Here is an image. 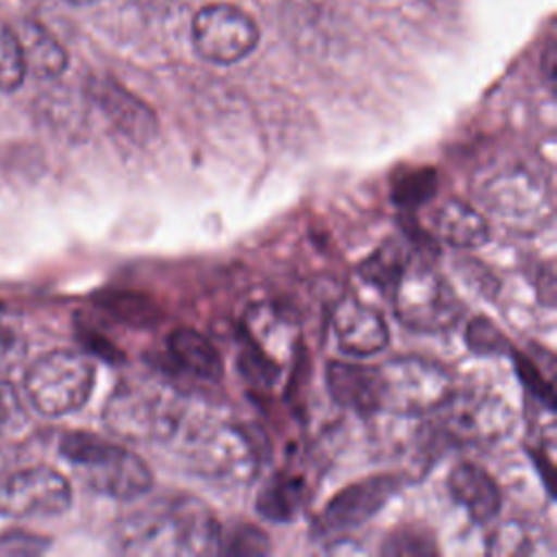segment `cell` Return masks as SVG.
<instances>
[{
	"label": "cell",
	"instance_id": "obj_19",
	"mask_svg": "<svg viewBox=\"0 0 557 557\" xmlns=\"http://www.w3.org/2000/svg\"><path fill=\"white\" fill-rule=\"evenodd\" d=\"M172 361L194 379L218 383L224 374V363L215 346L194 329H178L168 337Z\"/></svg>",
	"mask_w": 557,
	"mask_h": 557
},
{
	"label": "cell",
	"instance_id": "obj_32",
	"mask_svg": "<svg viewBox=\"0 0 557 557\" xmlns=\"http://www.w3.org/2000/svg\"><path fill=\"white\" fill-rule=\"evenodd\" d=\"M516 370H518L520 379L524 381V385L531 389V394H533L535 398H540V403H544V405L553 411V407H555V394H553L550 383L544 381L542 372H537V370L533 368V363H531L527 357H522V355H516Z\"/></svg>",
	"mask_w": 557,
	"mask_h": 557
},
{
	"label": "cell",
	"instance_id": "obj_29",
	"mask_svg": "<svg viewBox=\"0 0 557 557\" xmlns=\"http://www.w3.org/2000/svg\"><path fill=\"white\" fill-rule=\"evenodd\" d=\"M381 553L394 555V557H400V555L422 557V555L437 553V546L426 533H422L418 529H398L385 540Z\"/></svg>",
	"mask_w": 557,
	"mask_h": 557
},
{
	"label": "cell",
	"instance_id": "obj_23",
	"mask_svg": "<svg viewBox=\"0 0 557 557\" xmlns=\"http://www.w3.org/2000/svg\"><path fill=\"white\" fill-rule=\"evenodd\" d=\"M437 189V172L433 168H403L392 176V200L400 209H418L429 202Z\"/></svg>",
	"mask_w": 557,
	"mask_h": 557
},
{
	"label": "cell",
	"instance_id": "obj_24",
	"mask_svg": "<svg viewBox=\"0 0 557 557\" xmlns=\"http://www.w3.org/2000/svg\"><path fill=\"white\" fill-rule=\"evenodd\" d=\"M100 302L117 320L137 329H146V326L150 329L161 320L159 307L150 298L135 292H109Z\"/></svg>",
	"mask_w": 557,
	"mask_h": 557
},
{
	"label": "cell",
	"instance_id": "obj_12",
	"mask_svg": "<svg viewBox=\"0 0 557 557\" xmlns=\"http://www.w3.org/2000/svg\"><path fill=\"white\" fill-rule=\"evenodd\" d=\"M87 91L109 122L133 144H148L154 137L159 126L154 111L115 78L91 76Z\"/></svg>",
	"mask_w": 557,
	"mask_h": 557
},
{
	"label": "cell",
	"instance_id": "obj_9",
	"mask_svg": "<svg viewBox=\"0 0 557 557\" xmlns=\"http://www.w3.org/2000/svg\"><path fill=\"white\" fill-rule=\"evenodd\" d=\"M479 198L483 207L509 226L533 231L550 215V196L535 174L524 168H507L485 178Z\"/></svg>",
	"mask_w": 557,
	"mask_h": 557
},
{
	"label": "cell",
	"instance_id": "obj_5",
	"mask_svg": "<svg viewBox=\"0 0 557 557\" xmlns=\"http://www.w3.org/2000/svg\"><path fill=\"white\" fill-rule=\"evenodd\" d=\"M379 405L396 416H426L440 411L455 396L453 374L426 357H394L376 366Z\"/></svg>",
	"mask_w": 557,
	"mask_h": 557
},
{
	"label": "cell",
	"instance_id": "obj_33",
	"mask_svg": "<svg viewBox=\"0 0 557 557\" xmlns=\"http://www.w3.org/2000/svg\"><path fill=\"white\" fill-rule=\"evenodd\" d=\"M11 315L7 309L0 307V363L11 359V355L17 350V335L15 329L11 326Z\"/></svg>",
	"mask_w": 557,
	"mask_h": 557
},
{
	"label": "cell",
	"instance_id": "obj_14",
	"mask_svg": "<svg viewBox=\"0 0 557 557\" xmlns=\"http://www.w3.org/2000/svg\"><path fill=\"white\" fill-rule=\"evenodd\" d=\"M324 374H326V389L339 407L361 416H368L381 409L379 374L374 366L329 361Z\"/></svg>",
	"mask_w": 557,
	"mask_h": 557
},
{
	"label": "cell",
	"instance_id": "obj_1",
	"mask_svg": "<svg viewBox=\"0 0 557 557\" xmlns=\"http://www.w3.org/2000/svg\"><path fill=\"white\" fill-rule=\"evenodd\" d=\"M113 540L124 555H213L220 527L200 500L165 496L122 518Z\"/></svg>",
	"mask_w": 557,
	"mask_h": 557
},
{
	"label": "cell",
	"instance_id": "obj_4",
	"mask_svg": "<svg viewBox=\"0 0 557 557\" xmlns=\"http://www.w3.org/2000/svg\"><path fill=\"white\" fill-rule=\"evenodd\" d=\"M189 435L187 455L191 468L211 479L228 483L248 481L268 457L261 450V444H265L263 433L239 422L211 418Z\"/></svg>",
	"mask_w": 557,
	"mask_h": 557
},
{
	"label": "cell",
	"instance_id": "obj_28",
	"mask_svg": "<svg viewBox=\"0 0 557 557\" xmlns=\"http://www.w3.org/2000/svg\"><path fill=\"white\" fill-rule=\"evenodd\" d=\"M466 342H468V348L479 355H505L509 350V342L485 318H474L468 324Z\"/></svg>",
	"mask_w": 557,
	"mask_h": 557
},
{
	"label": "cell",
	"instance_id": "obj_31",
	"mask_svg": "<svg viewBox=\"0 0 557 557\" xmlns=\"http://www.w3.org/2000/svg\"><path fill=\"white\" fill-rule=\"evenodd\" d=\"M48 548V540L28 531H7L0 535V555H39Z\"/></svg>",
	"mask_w": 557,
	"mask_h": 557
},
{
	"label": "cell",
	"instance_id": "obj_18",
	"mask_svg": "<svg viewBox=\"0 0 557 557\" xmlns=\"http://www.w3.org/2000/svg\"><path fill=\"white\" fill-rule=\"evenodd\" d=\"M433 226L437 237L455 248H479L490 239L485 215L459 198H448L437 209Z\"/></svg>",
	"mask_w": 557,
	"mask_h": 557
},
{
	"label": "cell",
	"instance_id": "obj_25",
	"mask_svg": "<svg viewBox=\"0 0 557 557\" xmlns=\"http://www.w3.org/2000/svg\"><path fill=\"white\" fill-rule=\"evenodd\" d=\"M26 76V63L22 54L15 28L0 22V91H15Z\"/></svg>",
	"mask_w": 557,
	"mask_h": 557
},
{
	"label": "cell",
	"instance_id": "obj_30",
	"mask_svg": "<svg viewBox=\"0 0 557 557\" xmlns=\"http://www.w3.org/2000/svg\"><path fill=\"white\" fill-rule=\"evenodd\" d=\"M26 418L28 413L17 389L11 383L0 381V440L20 433L26 424Z\"/></svg>",
	"mask_w": 557,
	"mask_h": 557
},
{
	"label": "cell",
	"instance_id": "obj_26",
	"mask_svg": "<svg viewBox=\"0 0 557 557\" xmlns=\"http://www.w3.org/2000/svg\"><path fill=\"white\" fill-rule=\"evenodd\" d=\"M218 553L235 555V557L268 555L270 553V540L259 527L248 524V522H239L226 535H222V531H220Z\"/></svg>",
	"mask_w": 557,
	"mask_h": 557
},
{
	"label": "cell",
	"instance_id": "obj_8",
	"mask_svg": "<svg viewBox=\"0 0 557 557\" xmlns=\"http://www.w3.org/2000/svg\"><path fill=\"white\" fill-rule=\"evenodd\" d=\"M191 44L205 61L231 65L257 48L259 26L237 4L211 2L200 7L191 20Z\"/></svg>",
	"mask_w": 557,
	"mask_h": 557
},
{
	"label": "cell",
	"instance_id": "obj_2",
	"mask_svg": "<svg viewBox=\"0 0 557 557\" xmlns=\"http://www.w3.org/2000/svg\"><path fill=\"white\" fill-rule=\"evenodd\" d=\"M107 429L131 442H168L185 420V400L152 376L120 381L102 411Z\"/></svg>",
	"mask_w": 557,
	"mask_h": 557
},
{
	"label": "cell",
	"instance_id": "obj_13",
	"mask_svg": "<svg viewBox=\"0 0 557 557\" xmlns=\"http://www.w3.org/2000/svg\"><path fill=\"white\" fill-rule=\"evenodd\" d=\"M331 324L339 348L352 357L376 355L389 342L387 324L379 311L352 296H346L335 305Z\"/></svg>",
	"mask_w": 557,
	"mask_h": 557
},
{
	"label": "cell",
	"instance_id": "obj_34",
	"mask_svg": "<svg viewBox=\"0 0 557 557\" xmlns=\"http://www.w3.org/2000/svg\"><path fill=\"white\" fill-rule=\"evenodd\" d=\"M70 4H76V7H83V4H91V2H96V0H67Z\"/></svg>",
	"mask_w": 557,
	"mask_h": 557
},
{
	"label": "cell",
	"instance_id": "obj_21",
	"mask_svg": "<svg viewBox=\"0 0 557 557\" xmlns=\"http://www.w3.org/2000/svg\"><path fill=\"white\" fill-rule=\"evenodd\" d=\"M307 496L302 476L294 472H276L257 496V511L272 522H289L300 511Z\"/></svg>",
	"mask_w": 557,
	"mask_h": 557
},
{
	"label": "cell",
	"instance_id": "obj_17",
	"mask_svg": "<svg viewBox=\"0 0 557 557\" xmlns=\"http://www.w3.org/2000/svg\"><path fill=\"white\" fill-rule=\"evenodd\" d=\"M26 72L35 74L37 78H57L67 67V52L61 41L37 20H24L15 30Z\"/></svg>",
	"mask_w": 557,
	"mask_h": 557
},
{
	"label": "cell",
	"instance_id": "obj_11",
	"mask_svg": "<svg viewBox=\"0 0 557 557\" xmlns=\"http://www.w3.org/2000/svg\"><path fill=\"white\" fill-rule=\"evenodd\" d=\"M400 490L396 474L366 476L348 487L339 490L311 524L313 535H335L361 527L366 520L376 516L385 503Z\"/></svg>",
	"mask_w": 557,
	"mask_h": 557
},
{
	"label": "cell",
	"instance_id": "obj_27",
	"mask_svg": "<svg viewBox=\"0 0 557 557\" xmlns=\"http://www.w3.org/2000/svg\"><path fill=\"white\" fill-rule=\"evenodd\" d=\"M487 553L490 555H531L535 553V546L529 529L518 520H509L492 533L487 542Z\"/></svg>",
	"mask_w": 557,
	"mask_h": 557
},
{
	"label": "cell",
	"instance_id": "obj_6",
	"mask_svg": "<svg viewBox=\"0 0 557 557\" xmlns=\"http://www.w3.org/2000/svg\"><path fill=\"white\" fill-rule=\"evenodd\" d=\"M392 302L396 318L418 333H444L463 313V305L448 281L429 263L411 259L392 287Z\"/></svg>",
	"mask_w": 557,
	"mask_h": 557
},
{
	"label": "cell",
	"instance_id": "obj_7",
	"mask_svg": "<svg viewBox=\"0 0 557 557\" xmlns=\"http://www.w3.org/2000/svg\"><path fill=\"white\" fill-rule=\"evenodd\" d=\"M96 368L85 352L52 350L39 357L24 376L30 405L48 418L81 409L94 389Z\"/></svg>",
	"mask_w": 557,
	"mask_h": 557
},
{
	"label": "cell",
	"instance_id": "obj_15",
	"mask_svg": "<svg viewBox=\"0 0 557 557\" xmlns=\"http://www.w3.org/2000/svg\"><path fill=\"white\" fill-rule=\"evenodd\" d=\"M244 339L246 346L283 366V359L294 352L296 329L292 320L270 305H255L244 318Z\"/></svg>",
	"mask_w": 557,
	"mask_h": 557
},
{
	"label": "cell",
	"instance_id": "obj_3",
	"mask_svg": "<svg viewBox=\"0 0 557 557\" xmlns=\"http://www.w3.org/2000/svg\"><path fill=\"white\" fill-rule=\"evenodd\" d=\"M59 450L98 494L133 500L152 487V472L141 457L91 433H67Z\"/></svg>",
	"mask_w": 557,
	"mask_h": 557
},
{
	"label": "cell",
	"instance_id": "obj_16",
	"mask_svg": "<svg viewBox=\"0 0 557 557\" xmlns=\"http://www.w3.org/2000/svg\"><path fill=\"white\" fill-rule=\"evenodd\" d=\"M448 492L453 496V500L466 509V513L483 524L490 522L492 518L498 516L500 511V487L498 483L476 463L463 461L457 463L450 474H448Z\"/></svg>",
	"mask_w": 557,
	"mask_h": 557
},
{
	"label": "cell",
	"instance_id": "obj_22",
	"mask_svg": "<svg viewBox=\"0 0 557 557\" xmlns=\"http://www.w3.org/2000/svg\"><path fill=\"white\" fill-rule=\"evenodd\" d=\"M411 255L407 246L398 239H387L359 265V274L366 283L374 285L381 292H392L394 283L403 274Z\"/></svg>",
	"mask_w": 557,
	"mask_h": 557
},
{
	"label": "cell",
	"instance_id": "obj_20",
	"mask_svg": "<svg viewBox=\"0 0 557 557\" xmlns=\"http://www.w3.org/2000/svg\"><path fill=\"white\" fill-rule=\"evenodd\" d=\"M450 413V424L468 437H496L509 426V409L498 398H459L455 396L442 407ZM440 409V411H442Z\"/></svg>",
	"mask_w": 557,
	"mask_h": 557
},
{
	"label": "cell",
	"instance_id": "obj_10",
	"mask_svg": "<svg viewBox=\"0 0 557 557\" xmlns=\"http://www.w3.org/2000/svg\"><path fill=\"white\" fill-rule=\"evenodd\" d=\"M72 503L67 479L46 466H35L9 474L0 483V513L11 518L57 516Z\"/></svg>",
	"mask_w": 557,
	"mask_h": 557
}]
</instances>
